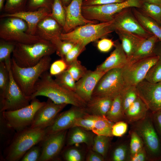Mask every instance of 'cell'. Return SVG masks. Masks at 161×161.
Returning <instances> with one entry per match:
<instances>
[{"instance_id":"1","label":"cell","mask_w":161,"mask_h":161,"mask_svg":"<svg viewBox=\"0 0 161 161\" xmlns=\"http://www.w3.org/2000/svg\"><path fill=\"white\" fill-rule=\"evenodd\" d=\"M38 96L47 97L57 104H71L84 108L87 103L75 92L57 83L47 71L43 73L36 82L31 99Z\"/></svg>"},{"instance_id":"2","label":"cell","mask_w":161,"mask_h":161,"mask_svg":"<svg viewBox=\"0 0 161 161\" xmlns=\"http://www.w3.org/2000/svg\"><path fill=\"white\" fill-rule=\"evenodd\" d=\"M46 135L45 129L30 127L16 132L10 144L3 151V160L19 161L29 149L40 143Z\"/></svg>"},{"instance_id":"3","label":"cell","mask_w":161,"mask_h":161,"mask_svg":"<svg viewBox=\"0 0 161 161\" xmlns=\"http://www.w3.org/2000/svg\"><path fill=\"white\" fill-rule=\"evenodd\" d=\"M51 60L50 56H47L34 66L22 67L18 66L11 58L10 68L12 76L25 95L31 97L33 94L36 82L41 75L49 69Z\"/></svg>"},{"instance_id":"4","label":"cell","mask_w":161,"mask_h":161,"mask_svg":"<svg viewBox=\"0 0 161 161\" xmlns=\"http://www.w3.org/2000/svg\"><path fill=\"white\" fill-rule=\"evenodd\" d=\"M55 52V47L50 41L31 44L16 43L12 58L19 66L27 67L36 65L44 57Z\"/></svg>"},{"instance_id":"5","label":"cell","mask_w":161,"mask_h":161,"mask_svg":"<svg viewBox=\"0 0 161 161\" xmlns=\"http://www.w3.org/2000/svg\"><path fill=\"white\" fill-rule=\"evenodd\" d=\"M130 125L131 129L141 138L148 161H161V140L153 125L151 112L143 119Z\"/></svg>"},{"instance_id":"6","label":"cell","mask_w":161,"mask_h":161,"mask_svg":"<svg viewBox=\"0 0 161 161\" xmlns=\"http://www.w3.org/2000/svg\"><path fill=\"white\" fill-rule=\"evenodd\" d=\"M111 22L90 23L81 26L68 32H63L59 38L86 47L89 43L104 38L113 32L110 27Z\"/></svg>"},{"instance_id":"7","label":"cell","mask_w":161,"mask_h":161,"mask_svg":"<svg viewBox=\"0 0 161 161\" xmlns=\"http://www.w3.org/2000/svg\"><path fill=\"white\" fill-rule=\"evenodd\" d=\"M5 18L0 25V37L2 39L24 44L47 41L37 35L27 33L28 25L22 19L13 17Z\"/></svg>"},{"instance_id":"8","label":"cell","mask_w":161,"mask_h":161,"mask_svg":"<svg viewBox=\"0 0 161 161\" xmlns=\"http://www.w3.org/2000/svg\"><path fill=\"white\" fill-rule=\"evenodd\" d=\"M142 4L140 0H126L120 3L83 6L82 13L87 19L108 22L111 21L115 16L122 10L128 8H140Z\"/></svg>"},{"instance_id":"9","label":"cell","mask_w":161,"mask_h":161,"mask_svg":"<svg viewBox=\"0 0 161 161\" xmlns=\"http://www.w3.org/2000/svg\"><path fill=\"white\" fill-rule=\"evenodd\" d=\"M46 102H41L36 97L28 105L18 109L1 112L7 125L16 132L30 127L37 110Z\"/></svg>"},{"instance_id":"10","label":"cell","mask_w":161,"mask_h":161,"mask_svg":"<svg viewBox=\"0 0 161 161\" xmlns=\"http://www.w3.org/2000/svg\"><path fill=\"white\" fill-rule=\"evenodd\" d=\"M123 68H117L106 72L98 82L92 97H108L114 98L126 86L122 74Z\"/></svg>"},{"instance_id":"11","label":"cell","mask_w":161,"mask_h":161,"mask_svg":"<svg viewBox=\"0 0 161 161\" xmlns=\"http://www.w3.org/2000/svg\"><path fill=\"white\" fill-rule=\"evenodd\" d=\"M11 58L5 61L10 76L8 89L3 103L0 104V112L16 110L29 105L32 100L31 97L23 93L14 80L10 68Z\"/></svg>"},{"instance_id":"12","label":"cell","mask_w":161,"mask_h":161,"mask_svg":"<svg viewBox=\"0 0 161 161\" xmlns=\"http://www.w3.org/2000/svg\"><path fill=\"white\" fill-rule=\"evenodd\" d=\"M159 60L157 56L153 55L127 64L122 70L126 85L136 86L144 80L150 68Z\"/></svg>"},{"instance_id":"13","label":"cell","mask_w":161,"mask_h":161,"mask_svg":"<svg viewBox=\"0 0 161 161\" xmlns=\"http://www.w3.org/2000/svg\"><path fill=\"white\" fill-rule=\"evenodd\" d=\"M128 8L116 14L111 21L110 27L113 31L116 30H124L145 38L153 35L141 25L134 16L132 10Z\"/></svg>"},{"instance_id":"14","label":"cell","mask_w":161,"mask_h":161,"mask_svg":"<svg viewBox=\"0 0 161 161\" xmlns=\"http://www.w3.org/2000/svg\"><path fill=\"white\" fill-rule=\"evenodd\" d=\"M136 86L138 97L151 112L161 110V82L154 83L144 79Z\"/></svg>"},{"instance_id":"15","label":"cell","mask_w":161,"mask_h":161,"mask_svg":"<svg viewBox=\"0 0 161 161\" xmlns=\"http://www.w3.org/2000/svg\"><path fill=\"white\" fill-rule=\"evenodd\" d=\"M88 113L85 108L73 106L68 110L59 113L52 124L45 129L46 135L70 129L77 119Z\"/></svg>"},{"instance_id":"16","label":"cell","mask_w":161,"mask_h":161,"mask_svg":"<svg viewBox=\"0 0 161 161\" xmlns=\"http://www.w3.org/2000/svg\"><path fill=\"white\" fill-rule=\"evenodd\" d=\"M67 130L46 135L41 142V153L39 161L54 160L59 155L66 140Z\"/></svg>"},{"instance_id":"17","label":"cell","mask_w":161,"mask_h":161,"mask_svg":"<svg viewBox=\"0 0 161 161\" xmlns=\"http://www.w3.org/2000/svg\"><path fill=\"white\" fill-rule=\"evenodd\" d=\"M67 105L56 104L48 98L46 103L36 112L30 127L35 129H46L52 124L60 112Z\"/></svg>"},{"instance_id":"18","label":"cell","mask_w":161,"mask_h":161,"mask_svg":"<svg viewBox=\"0 0 161 161\" xmlns=\"http://www.w3.org/2000/svg\"><path fill=\"white\" fill-rule=\"evenodd\" d=\"M83 0H72L67 6H64L66 12V21L64 32H68L75 28L88 24H96L98 21L90 20L84 18L82 13Z\"/></svg>"},{"instance_id":"19","label":"cell","mask_w":161,"mask_h":161,"mask_svg":"<svg viewBox=\"0 0 161 161\" xmlns=\"http://www.w3.org/2000/svg\"><path fill=\"white\" fill-rule=\"evenodd\" d=\"M105 72L95 69L88 70L76 82L75 92L87 103L92 98L94 90L99 80Z\"/></svg>"},{"instance_id":"20","label":"cell","mask_w":161,"mask_h":161,"mask_svg":"<svg viewBox=\"0 0 161 161\" xmlns=\"http://www.w3.org/2000/svg\"><path fill=\"white\" fill-rule=\"evenodd\" d=\"M51 12L45 8H40L36 10L20 11L12 13H6L0 16L1 18L7 17H16L20 18L27 23L28 29L27 33L35 35L36 27L38 23L45 17L50 16Z\"/></svg>"},{"instance_id":"21","label":"cell","mask_w":161,"mask_h":161,"mask_svg":"<svg viewBox=\"0 0 161 161\" xmlns=\"http://www.w3.org/2000/svg\"><path fill=\"white\" fill-rule=\"evenodd\" d=\"M115 49L110 55L96 69L106 72L111 69L123 68L128 63L126 55L118 40L115 41Z\"/></svg>"},{"instance_id":"22","label":"cell","mask_w":161,"mask_h":161,"mask_svg":"<svg viewBox=\"0 0 161 161\" xmlns=\"http://www.w3.org/2000/svg\"><path fill=\"white\" fill-rule=\"evenodd\" d=\"M63 31V27L50 16L45 17L38 24L35 35L46 41H50L59 38Z\"/></svg>"},{"instance_id":"23","label":"cell","mask_w":161,"mask_h":161,"mask_svg":"<svg viewBox=\"0 0 161 161\" xmlns=\"http://www.w3.org/2000/svg\"><path fill=\"white\" fill-rule=\"evenodd\" d=\"M115 31L121 41L127 59L135 52L142 42L147 38L123 30H118Z\"/></svg>"},{"instance_id":"24","label":"cell","mask_w":161,"mask_h":161,"mask_svg":"<svg viewBox=\"0 0 161 161\" xmlns=\"http://www.w3.org/2000/svg\"><path fill=\"white\" fill-rule=\"evenodd\" d=\"M151 112L138 97L124 113V121L131 125L145 118Z\"/></svg>"},{"instance_id":"25","label":"cell","mask_w":161,"mask_h":161,"mask_svg":"<svg viewBox=\"0 0 161 161\" xmlns=\"http://www.w3.org/2000/svg\"><path fill=\"white\" fill-rule=\"evenodd\" d=\"M113 98L108 97H93L87 102L85 108L90 114L98 116L106 117Z\"/></svg>"},{"instance_id":"26","label":"cell","mask_w":161,"mask_h":161,"mask_svg":"<svg viewBox=\"0 0 161 161\" xmlns=\"http://www.w3.org/2000/svg\"><path fill=\"white\" fill-rule=\"evenodd\" d=\"M158 40L157 38L154 35L145 39L135 52L128 59L127 64L154 55V49L156 43Z\"/></svg>"},{"instance_id":"27","label":"cell","mask_w":161,"mask_h":161,"mask_svg":"<svg viewBox=\"0 0 161 161\" xmlns=\"http://www.w3.org/2000/svg\"><path fill=\"white\" fill-rule=\"evenodd\" d=\"M66 139L67 144L72 145L84 143L88 146H92L94 137L89 132L81 127L75 126L70 128Z\"/></svg>"},{"instance_id":"28","label":"cell","mask_w":161,"mask_h":161,"mask_svg":"<svg viewBox=\"0 0 161 161\" xmlns=\"http://www.w3.org/2000/svg\"><path fill=\"white\" fill-rule=\"evenodd\" d=\"M132 10L134 16L143 28L157 37L159 41H161V25L135 7H133Z\"/></svg>"},{"instance_id":"29","label":"cell","mask_w":161,"mask_h":161,"mask_svg":"<svg viewBox=\"0 0 161 161\" xmlns=\"http://www.w3.org/2000/svg\"><path fill=\"white\" fill-rule=\"evenodd\" d=\"M131 153L129 148V137H125L113 147L109 160L112 161H130Z\"/></svg>"},{"instance_id":"30","label":"cell","mask_w":161,"mask_h":161,"mask_svg":"<svg viewBox=\"0 0 161 161\" xmlns=\"http://www.w3.org/2000/svg\"><path fill=\"white\" fill-rule=\"evenodd\" d=\"M106 117L114 123L120 121H124V113L120 94L113 98L111 106Z\"/></svg>"},{"instance_id":"31","label":"cell","mask_w":161,"mask_h":161,"mask_svg":"<svg viewBox=\"0 0 161 161\" xmlns=\"http://www.w3.org/2000/svg\"><path fill=\"white\" fill-rule=\"evenodd\" d=\"M0 146L2 151L10 144L16 131L9 126L1 112L0 114Z\"/></svg>"},{"instance_id":"32","label":"cell","mask_w":161,"mask_h":161,"mask_svg":"<svg viewBox=\"0 0 161 161\" xmlns=\"http://www.w3.org/2000/svg\"><path fill=\"white\" fill-rule=\"evenodd\" d=\"M114 123L106 117L97 116L92 131L96 135L112 137V127Z\"/></svg>"},{"instance_id":"33","label":"cell","mask_w":161,"mask_h":161,"mask_svg":"<svg viewBox=\"0 0 161 161\" xmlns=\"http://www.w3.org/2000/svg\"><path fill=\"white\" fill-rule=\"evenodd\" d=\"M111 137L96 135L94 137L92 145L93 150L99 154L105 159L109 152Z\"/></svg>"},{"instance_id":"34","label":"cell","mask_w":161,"mask_h":161,"mask_svg":"<svg viewBox=\"0 0 161 161\" xmlns=\"http://www.w3.org/2000/svg\"><path fill=\"white\" fill-rule=\"evenodd\" d=\"M120 95L124 113L139 97L136 86L126 85Z\"/></svg>"},{"instance_id":"35","label":"cell","mask_w":161,"mask_h":161,"mask_svg":"<svg viewBox=\"0 0 161 161\" xmlns=\"http://www.w3.org/2000/svg\"><path fill=\"white\" fill-rule=\"evenodd\" d=\"M10 82L8 68L5 62H0V104L3 102L7 94Z\"/></svg>"},{"instance_id":"36","label":"cell","mask_w":161,"mask_h":161,"mask_svg":"<svg viewBox=\"0 0 161 161\" xmlns=\"http://www.w3.org/2000/svg\"><path fill=\"white\" fill-rule=\"evenodd\" d=\"M50 16L64 27L66 21V12L61 0H54Z\"/></svg>"},{"instance_id":"37","label":"cell","mask_w":161,"mask_h":161,"mask_svg":"<svg viewBox=\"0 0 161 161\" xmlns=\"http://www.w3.org/2000/svg\"><path fill=\"white\" fill-rule=\"evenodd\" d=\"M140 8L143 13L161 25V6L144 2Z\"/></svg>"},{"instance_id":"38","label":"cell","mask_w":161,"mask_h":161,"mask_svg":"<svg viewBox=\"0 0 161 161\" xmlns=\"http://www.w3.org/2000/svg\"><path fill=\"white\" fill-rule=\"evenodd\" d=\"M55 81L62 86L75 92L76 81L67 69L55 76Z\"/></svg>"},{"instance_id":"39","label":"cell","mask_w":161,"mask_h":161,"mask_svg":"<svg viewBox=\"0 0 161 161\" xmlns=\"http://www.w3.org/2000/svg\"><path fill=\"white\" fill-rule=\"evenodd\" d=\"M50 41L55 47L56 54L61 58H63L75 45L72 43L62 40L59 38H54Z\"/></svg>"},{"instance_id":"40","label":"cell","mask_w":161,"mask_h":161,"mask_svg":"<svg viewBox=\"0 0 161 161\" xmlns=\"http://www.w3.org/2000/svg\"><path fill=\"white\" fill-rule=\"evenodd\" d=\"M67 70L76 81L83 77L89 70L78 60L69 66Z\"/></svg>"},{"instance_id":"41","label":"cell","mask_w":161,"mask_h":161,"mask_svg":"<svg viewBox=\"0 0 161 161\" xmlns=\"http://www.w3.org/2000/svg\"><path fill=\"white\" fill-rule=\"evenodd\" d=\"M16 43L3 39L0 41V62H4L11 58V55L15 49Z\"/></svg>"},{"instance_id":"42","label":"cell","mask_w":161,"mask_h":161,"mask_svg":"<svg viewBox=\"0 0 161 161\" xmlns=\"http://www.w3.org/2000/svg\"><path fill=\"white\" fill-rule=\"evenodd\" d=\"M145 80L151 83L161 82V60H159L150 68Z\"/></svg>"},{"instance_id":"43","label":"cell","mask_w":161,"mask_h":161,"mask_svg":"<svg viewBox=\"0 0 161 161\" xmlns=\"http://www.w3.org/2000/svg\"><path fill=\"white\" fill-rule=\"evenodd\" d=\"M129 136L131 156L142 148L144 147V145L141 137L133 130L130 129Z\"/></svg>"},{"instance_id":"44","label":"cell","mask_w":161,"mask_h":161,"mask_svg":"<svg viewBox=\"0 0 161 161\" xmlns=\"http://www.w3.org/2000/svg\"><path fill=\"white\" fill-rule=\"evenodd\" d=\"M97 116L88 113L85 116L77 119L72 127H81L86 130L93 129Z\"/></svg>"},{"instance_id":"45","label":"cell","mask_w":161,"mask_h":161,"mask_svg":"<svg viewBox=\"0 0 161 161\" xmlns=\"http://www.w3.org/2000/svg\"><path fill=\"white\" fill-rule=\"evenodd\" d=\"M85 49V47L79 44H75L62 59L69 66L78 60V56Z\"/></svg>"},{"instance_id":"46","label":"cell","mask_w":161,"mask_h":161,"mask_svg":"<svg viewBox=\"0 0 161 161\" xmlns=\"http://www.w3.org/2000/svg\"><path fill=\"white\" fill-rule=\"evenodd\" d=\"M63 156L64 160L66 161H82L84 159L81 151L77 148L73 147L66 150Z\"/></svg>"},{"instance_id":"47","label":"cell","mask_w":161,"mask_h":161,"mask_svg":"<svg viewBox=\"0 0 161 161\" xmlns=\"http://www.w3.org/2000/svg\"><path fill=\"white\" fill-rule=\"evenodd\" d=\"M69 66L62 58L56 60L50 65L49 73L52 76H56L66 70Z\"/></svg>"},{"instance_id":"48","label":"cell","mask_w":161,"mask_h":161,"mask_svg":"<svg viewBox=\"0 0 161 161\" xmlns=\"http://www.w3.org/2000/svg\"><path fill=\"white\" fill-rule=\"evenodd\" d=\"M54 0H29L28 7L30 10L32 11L41 8H45L51 12Z\"/></svg>"},{"instance_id":"49","label":"cell","mask_w":161,"mask_h":161,"mask_svg":"<svg viewBox=\"0 0 161 161\" xmlns=\"http://www.w3.org/2000/svg\"><path fill=\"white\" fill-rule=\"evenodd\" d=\"M41 153L40 146L35 145L29 149L21 160V161H39Z\"/></svg>"},{"instance_id":"50","label":"cell","mask_w":161,"mask_h":161,"mask_svg":"<svg viewBox=\"0 0 161 161\" xmlns=\"http://www.w3.org/2000/svg\"><path fill=\"white\" fill-rule=\"evenodd\" d=\"M128 123L124 121L115 123L112 126V133L113 136L121 137L126 133Z\"/></svg>"},{"instance_id":"51","label":"cell","mask_w":161,"mask_h":161,"mask_svg":"<svg viewBox=\"0 0 161 161\" xmlns=\"http://www.w3.org/2000/svg\"><path fill=\"white\" fill-rule=\"evenodd\" d=\"M115 45V41L112 39L103 38L99 40L97 44L98 49L102 52H107L109 51Z\"/></svg>"},{"instance_id":"52","label":"cell","mask_w":161,"mask_h":161,"mask_svg":"<svg viewBox=\"0 0 161 161\" xmlns=\"http://www.w3.org/2000/svg\"><path fill=\"white\" fill-rule=\"evenodd\" d=\"M24 0H6L5 11L7 13H12L19 11V10Z\"/></svg>"},{"instance_id":"53","label":"cell","mask_w":161,"mask_h":161,"mask_svg":"<svg viewBox=\"0 0 161 161\" xmlns=\"http://www.w3.org/2000/svg\"><path fill=\"white\" fill-rule=\"evenodd\" d=\"M151 117L155 129L161 140V110L151 112Z\"/></svg>"},{"instance_id":"54","label":"cell","mask_w":161,"mask_h":161,"mask_svg":"<svg viewBox=\"0 0 161 161\" xmlns=\"http://www.w3.org/2000/svg\"><path fill=\"white\" fill-rule=\"evenodd\" d=\"M126 0H83V6H92L120 3Z\"/></svg>"},{"instance_id":"55","label":"cell","mask_w":161,"mask_h":161,"mask_svg":"<svg viewBox=\"0 0 161 161\" xmlns=\"http://www.w3.org/2000/svg\"><path fill=\"white\" fill-rule=\"evenodd\" d=\"M148 161L146 152L143 147L135 154L131 156L130 161Z\"/></svg>"},{"instance_id":"56","label":"cell","mask_w":161,"mask_h":161,"mask_svg":"<svg viewBox=\"0 0 161 161\" xmlns=\"http://www.w3.org/2000/svg\"><path fill=\"white\" fill-rule=\"evenodd\" d=\"M105 160L102 155L93 150L89 152L86 158L87 161H103Z\"/></svg>"},{"instance_id":"57","label":"cell","mask_w":161,"mask_h":161,"mask_svg":"<svg viewBox=\"0 0 161 161\" xmlns=\"http://www.w3.org/2000/svg\"><path fill=\"white\" fill-rule=\"evenodd\" d=\"M154 55L157 56L161 60V41L158 40L156 43L153 50Z\"/></svg>"},{"instance_id":"58","label":"cell","mask_w":161,"mask_h":161,"mask_svg":"<svg viewBox=\"0 0 161 161\" xmlns=\"http://www.w3.org/2000/svg\"><path fill=\"white\" fill-rule=\"evenodd\" d=\"M145 2L161 6V0H143Z\"/></svg>"},{"instance_id":"59","label":"cell","mask_w":161,"mask_h":161,"mask_svg":"<svg viewBox=\"0 0 161 161\" xmlns=\"http://www.w3.org/2000/svg\"><path fill=\"white\" fill-rule=\"evenodd\" d=\"M72 0H61L62 3L64 6H67L71 2Z\"/></svg>"},{"instance_id":"60","label":"cell","mask_w":161,"mask_h":161,"mask_svg":"<svg viewBox=\"0 0 161 161\" xmlns=\"http://www.w3.org/2000/svg\"><path fill=\"white\" fill-rule=\"evenodd\" d=\"M4 0H0V10L1 11L3 9Z\"/></svg>"},{"instance_id":"61","label":"cell","mask_w":161,"mask_h":161,"mask_svg":"<svg viewBox=\"0 0 161 161\" xmlns=\"http://www.w3.org/2000/svg\"></svg>"}]
</instances>
